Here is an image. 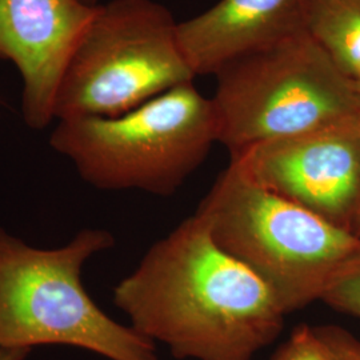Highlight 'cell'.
Segmentation results:
<instances>
[{
	"label": "cell",
	"instance_id": "cell-5",
	"mask_svg": "<svg viewBox=\"0 0 360 360\" xmlns=\"http://www.w3.org/2000/svg\"><path fill=\"white\" fill-rule=\"evenodd\" d=\"M211 98L230 155L360 115L352 82L306 31L224 67Z\"/></svg>",
	"mask_w": 360,
	"mask_h": 360
},
{
	"label": "cell",
	"instance_id": "cell-11",
	"mask_svg": "<svg viewBox=\"0 0 360 360\" xmlns=\"http://www.w3.org/2000/svg\"><path fill=\"white\" fill-rule=\"evenodd\" d=\"M321 300L338 312L360 319V238L354 251L335 271Z\"/></svg>",
	"mask_w": 360,
	"mask_h": 360
},
{
	"label": "cell",
	"instance_id": "cell-7",
	"mask_svg": "<svg viewBox=\"0 0 360 360\" xmlns=\"http://www.w3.org/2000/svg\"><path fill=\"white\" fill-rule=\"evenodd\" d=\"M230 158L259 186L354 235L360 218V115Z\"/></svg>",
	"mask_w": 360,
	"mask_h": 360
},
{
	"label": "cell",
	"instance_id": "cell-15",
	"mask_svg": "<svg viewBox=\"0 0 360 360\" xmlns=\"http://www.w3.org/2000/svg\"><path fill=\"white\" fill-rule=\"evenodd\" d=\"M79 1L80 4H83V6H87V7H96V6H99L101 3V0H77Z\"/></svg>",
	"mask_w": 360,
	"mask_h": 360
},
{
	"label": "cell",
	"instance_id": "cell-2",
	"mask_svg": "<svg viewBox=\"0 0 360 360\" xmlns=\"http://www.w3.org/2000/svg\"><path fill=\"white\" fill-rule=\"evenodd\" d=\"M111 232L86 229L58 248H38L0 227V348L68 346L110 360H160L155 343L115 322L89 295L82 270L112 248Z\"/></svg>",
	"mask_w": 360,
	"mask_h": 360
},
{
	"label": "cell",
	"instance_id": "cell-8",
	"mask_svg": "<svg viewBox=\"0 0 360 360\" xmlns=\"http://www.w3.org/2000/svg\"><path fill=\"white\" fill-rule=\"evenodd\" d=\"M96 7L77 0H0V59L20 75L30 129H46L55 119L65 65Z\"/></svg>",
	"mask_w": 360,
	"mask_h": 360
},
{
	"label": "cell",
	"instance_id": "cell-14",
	"mask_svg": "<svg viewBox=\"0 0 360 360\" xmlns=\"http://www.w3.org/2000/svg\"><path fill=\"white\" fill-rule=\"evenodd\" d=\"M28 349L0 348V360H25L28 356Z\"/></svg>",
	"mask_w": 360,
	"mask_h": 360
},
{
	"label": "cell",
	"instance_id": "cell-13",
	"mask_svg": "<svg viewBox=\"0 0 360 360\" xmlns=\"http://www.w3.org/2000/svg\"><path fill=\"white\" fill-rule=\"evenodd\" d=\"M314 328L322 342L326 360H360V339L346 328L334 324Z\"/></svg>",
	"mask_w": 360,
	"mask_h": 360
},
{
	"label": "cell",
	"instance_id": "cell-12",
	"mask_svg": "<svg viewBox=\"0 0 360 360\" xmlns=\"http://www.w3.org/2000/svg\"><path fill=\"white\" fill-rule=\"evenodd\" d=\"M271 360H326L322 342L309 324H299Z\"/></svg>",
	"mask_w": 360,
	"mask_h": 360
},
{
	"label": "cell",
	"instance_id": "cell-17",
	"mask_svg": "<svg viewBox=\"0 0 360 360\" xmlns=\"http://www.w3.org/2000/svg\"><path fill=\"white\" fill-rule=\"evenodd\" d=\"M354 235H355L356 238H360V218L359 220H358V224H356L355 230H354Z\"/></svg>",
	"mask_w": 360,
	"mask_h": 360
},
{
	"label": "cell",
	"instance_id": "cell-3",
	"mask_svg": "<svg viewBox=\"0 0 360 360\" xmlns=\"http://www.w3.org/2000/svg\"><path fill=\"white\" fill-rule=\"evenodd\" d=\"M218 129L211 98L193 82L166 91L122 115L58 120L52 150L99 190L171 196L200 167Z\"/></svg>",
	"mask_w": 360,
	"mask_h": 360
},
{
	"label": "cell",
	"instance_id": "cell-4",
	"mask_svg": "<svg viewBox=\"0 0 360 360\" xmlns=\"http://www.w3.org/2000/svg\"><path fill=\"white\" fill-rule=\"evenodd\" d=\"M219 248L252 272L285 315L321 300L359 243L250 179L230 160L195 212Z\"/></svg>",
	"mask_w": 360,
	"mask_h": 360
},
{
	"label": "cell",
	"instance_id": "cell-6",
	"mask_svg": "<svg viewBox=\"0 0 360 360\" xmlns=\"http://www.w3.org/2000/svg\"><path fill=\"white\" fill-rule=\"evenodd\" d=\"M167 7L155 0L99 4L65 65L56 120L111 117L195 80Z\"/></svg>",
	"mask_w": 360,
	"mask_h": 360
},
{
	"label": "cell",
	"instance_id": "cell-1",
	"mask_svg": "<svg viewBox=\"0 0 360 360\" xmlns=\"http://www.w3.org/2000/svg\"><path fill=\"white\" fill-rule=\"evenodd\" d=\"M112 292L131 327L180 360H251L278 339L287 316L196 214L151 245Z\"/></svg>",
	"mask_w": 360,
	"mask_h": 360
},
{
	"label": "cell",
	"instance_id": "cell-16",
	"mask_svg": "<svg viewBox=\"0 0 360 360\" xmlns=\"http://www.w3.org/2000/svg\"><path fill=\"white\" fill-rule=\"evenodd\" d=\"M352 84H354V87H355V91H356V94L359 95L360 98V79H358L356 82H354Z\"/></svg>",
	"mask_w": 360,
	"mask_h": 360
},
{
	"label": "cell",
	"instance_id": "cell-10",
	"mask_svg": "<svg viewBox=\"0 0 360 360\" xmlns=\"http://www.w3.org/2000/svg\"><path fill=\"white\" fill-rule=\"evenodd\" d=\"M304 30L352 83L360 79V0H307Z\"/></svg>",
	"mask_w": 360,
	"mask_h": 360
},
{
	"label": "cell",
	"instance_id": "cell-9",
	"mask_svg": "<svg viewBox=\"0 0 360 360\" xmlns=\"http://www.w3.org/2000/svg\"><path fill=\"white\" fill-rule=\"evenodd\" d=\"M306 1L219 0L179 22L180 47L193 75H217L233 62L306 31Z\"/></svg>",
	"mask_w": 360,
	"mask_h": 360
}]
</instances>
